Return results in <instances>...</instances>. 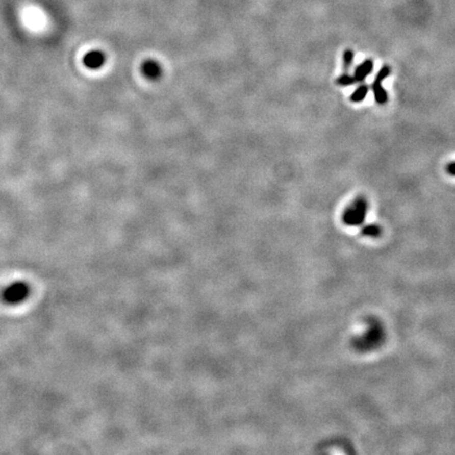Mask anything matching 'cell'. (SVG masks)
<instances>
[{
  "label": "cell",
  "mask_w": 455,
  "mask_h": 455,
  "mask_svg": "<svg viewBox=\"0 0 455 455\" xmlns=\"http://www.w3.org/2000/svg\"><path fill=\"white\" fill-rule=\"evenodd\" d=\"M369 204L365 196L356 197L344 211L343 222L349 226H359L365 222Z\"/></svg>",
  "instance_id": "cell-1"
},
{
  "label": "cell",
  "mask_w": 455,
  "mask_h": 455,
  "mask_svg": "<svg viewBox=\"0 0 455 455\" xmlns=\"http://www.w3.org/2000/svg\"><path fill=\"white\" fill-rule=\"evenodd\" d=\"M385 333L382 326L377 322H373L371 327L356 340V347H359L363 351L373 350L378 347L384 340Z\"/></svg>",
  "instance_id": "cell-2"
},
{
  "label": "cell",
  "mask_w": 455,
  "mask_h": 455,
  "mask_svg": "<svg viewBox=\"0 0 455 455\" xmlns=\"http://www.w3.org/2000/svg\"><path fill=\"white\" fill-rule=\"evenodd\" d=\"M390 74H391V68H390V66H384L376 74L375 79L372 84V91L373 94H374L375 102L380 106H384L388 103V93L383 88L382 84L386 78L389 77Z\"/></svg>",
  "instance_id": "cell-3"
},
{
  "label": "cell",
  "mask_w": 455,
  "mask_h": 455,
  "mask_svg": "<svg viewBox=\"0 0 455 455\" xmlns=\"http://www.w3.org/2000/svg\"><path fill=\"white\" fill-rule=\"evenodd\" d=\"M141 73L142 75L150 80L158 79L162 74V69L160 64L153 59H148L142 62L141 64Z\"/></svg>",
  "instance_id": "cell-4"
},
{
  "label": "cell",
  "mask_w": 455,
  "mask_h": 455,
  "mask_svg": "<svg viewBox=\"0 0 455 455\" xmlns=\"http://www.w3.org/2000/svg\"><path fill=\"white\" fill-rule=\"evenodd\" d=\"M106 62V57L105 54L100 51H92L89 52L85 58H84V63L85 66L89 69L92 70H98L100 69Z\"/></svg>",
  "instance_id": "cell-5"
},
{
  "label": "cell",
  "mask_w": 455,
  "mask_h": 455,
  "mask_svg": "<svg viewBox=\"0 0 455 455\" xmlns=\"http://www.w3.org/2000/svg\"><path fill=\"white\" fill-rule=\"evenodd\" d=\"M373 68H374V62H373L372 59H366L361 64H359L353 74L356 84L364 83L366 78L369 76V74L372 73Z\"/></svg>",
  "instance_id": "cell-6"
},
{
  "label": "cell",
  "mask_w": 455,
  "mask_h": 455,
  "mask_svg": "<svg viewBox=\"0 0 455 455\" xmlns=\"http://www.w3.org/2000/svg\"><path fill=\"white\" fill-rule=\"evenodd\" d=\"M368 93H369V87L366 84L362 83V85L357 88L350 96V100L355 104L361 103L366 98Z\"/></svg>",
  "instance_id": "cell-7"
},
{
  "label": "cell",
  "mask_w": 455,
  "mask_h": 455,
  "mask_svg": "<svg viewBox=\"0 0 455 455\" xmlns=\"http://www.w3.org/2000/svg\"><path fill=\"white\" fill-rule=\"evenodd\" d=\"M361 232H362V234H363L364 236L376 238V237H380V236L382 235V233H383V229H382V226H381V225H377V224L372 223V224H366V225H364V226L362 228V231H361Z\"/></svg>",
  "instance_id": "cell-8"
},
{
  "label": "cell",
  "mask_w": 455,
  "mask_h": 455,
  "mask_svg": "<svg viewBox=\"0 0 455 455\" xmlns=\"http://www.w3.org/2000/svg\"><path fill=\"white\" fill-rule=\"evenodd\" d=\"M336 84L340 87H350L354 84H356V81L354 79V76L348 73H343L337 79H336Z\"/></svg>",
  "instance_id": "cell-9"
},
{
  "label": "cell",
  "mask_w": 455,
  "mask_h": 455,
  "mask_svg": "<svg viewBox=\"0 0 455 455\" xmlns=\"http://www.w3.org/2000/svg\"><path fill=\"white\" fill-rule=\"evenodd\" d=\"M354 60V52L351 50V48H347L345 50L344 54H343V68H344V72L348 73L352 63Z\"/></svg>",
  "instance_id": "cell-10"
},
{
  "label": "cell",
  "mask_w": 455,
  "mask_h": 455,
  "mask_svg": "<svg viewBox=\"0 0 455 455\" xmlns=\"http://www.w3.org/2000/svg\"><path fill=\"white\" fill-rule=\"evenodd\" d=\"M446 171H447L448 174H450L452 176H455V161L450 162V164H448L446 166Z\"/></svg>",
  "instance_id": "cell-11"
}]
</instances>
